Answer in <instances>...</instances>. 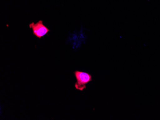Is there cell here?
<instances>
[{"mask_svg": "<svg viewBox=\"0 0 160 120\" xmlns=\"http://www.w3.org/2000/svg\"><path fill=\"white\" fill-rule=\"evenodd\" d=\"M29 26L32 29L34 35L39 39L42 38L50 31V30L43 24L42 20H39L37 23L32 22L29 24Z\"/></svg>", "mask_w": 160, "mask_h": 120, "instance_id": "7a4b0ae2", "label": "cell"}, {"mask_svg": "<svg viewBox=\"0 0 160 120\" xmlns=\"http://www.w3.org/2000/svg\"><path fill=\"white\" fill-rule=\"evenodd\" d=\"M76 82L74 86L77 90L82 91L86 88V85L92 81V75L87 72L76 70L74 72Z\"/></svg>", "mask_w": 160, "mask_h": 120, "instance_id": "6da1fadb", "label": "cell"}]
</instances>
